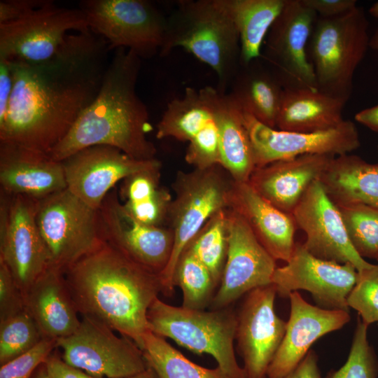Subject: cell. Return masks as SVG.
<instances>
[{"label": "cell", "mask_w": 378, "mask_h": 378, "mask_svg": "<svg viewBox=\"0 0 378 378\" xmlns=\"http://www.w3.org/2000/svg\"><path fill=\"white\" fill-rule=\"evenodd\" d=\"M56 348L57 340L43 339L29 351L1 365L0 378H31Z\"/></svg>", "instance_id": "60d3db41"}, {"label": "cell", "mask_w": 378, "mask_h": 378, "mask_svg": "<svg viewBox=\"0 0 378 378\" xmlns=\"http://www.w3.org/2000/svg\"><path fill=\"white\" fill-rule=\"evenodd\" d=\"M358 279L351 263L321 259L309 253L302 244L295 243L284 266L276 267L272 284L283 298L298 290L309 291L320 307L349 312L347 298Z\"/></svg>", "instance_id": "9a60e30c"}, {"label": "cell", "mask_w": 378, "mask_h": 378, "mask_svg": "<svg viewBox=\"0 0 378 378\" xmlns=\"http://www.w3.org/2000/svg\"><path fill=\"white\" fill-rule=\"evenodd\" d=\"M62 162L67 189L97 210L118 181L161 164L157 158L136 159L109 146L84 148Z\"/></svg>", "instance_id": "ffe728a7"}, {"label": "cell", "mask_w": 378, "mask_h": 378, "mask_svg": "<svg viewBox=\"0 0 378 378\" xmlns=\"http://www.w3.org/2000/svg\"><path fill=\"white\" fill-rule=\"evenodd\" d=\"M290 311L282 342L267 370V378H282L293 371L317 340L342 328L349 312L327 309L308 303L298 293L289 296Z\"/></svg>", "instance_id": "44dd1931"}, {"label": "cell", "mask_w": 378, "mask_h": 378, "mask_svg": "<svg viewBox=\"0 0 378 378\" xmlns=\"http://www.w3.org/2000/svg\"><path fill=\"white\" fill-rule=\"evenodd\" d=\"M291 216L296 227L305 234L303 246L314 256L341 264L351 263L358 272L371 265L351 245L340 210L320 179L310 185Z\"/></svg>", "instance_id": "ac0fdd59"}, {"label": "cell", "mask_w": 378, "mask_h": 378, "mask_svg": "<svg viewBox=\"0 0 378 378\" xmlns=\"http://www.w3.org/2000/svg\"><path fill=\"white\" fill-rule=\"evenodd\" d=\"M98 213L105 242L155 273L163 271L174 246V234L168 226L148 225L136 220L115 188L105 197Z\"/></svg>", "instance_id": "d6986e66"}, {"label": "cell", "mask_w": 378, "mask_h": 378, "mask_svg": "<svg viewBox=\"0 0 378 378\" xmlns=\"http://www.w3.org/2000/svg\"><path fill=\"white\" fill-rule=\"evenodd\" d=\"M377 149H378V146H377Z\"/></svg>", "instance_id": "11a10c76"}, {"label": "cell", "mask_w": 378, "mask_h": 378, "mask_svg": "<svg viewBox=\"0 0 378 378\" xmlns=\"http://www.w3.org/2000/svg\"><path fill=\"white\" fill-rule=\"evenodd\" d=\"M228 208L244 218L259 242L276 260L286 262L289 260L295 244L296 225L291 214L265 200L248 182L233 181Z\"/></svg>", "instance_id": "cb8c5ba5"}, {"label": "cell", "mask_w": 378, "mask_h": 378, "mask_svg": "<svg viewBox=\"0 0 378 378\" xmlns=\"http://www.w3.org/2000/svg\"><path fill=\"white\" fill-rule=\"evenodd\" d=\"M227 252L217 290L209 307H229L252 290L272 284L276 260L235 211L226 209Z\"/></svg>", "instance_id": "5bb4252c"}, {"label": "cell", "mask_w": 378, "mask_h": 378, "mask_svg": "<svg viewBox=\"0 0 378 378\" xmlns=\"http://www.w3.org/2000/svg\"><path fill=\"white\" fill-rule=\"evenodd\" d=\"M369 13L373 17L378 18V1L374 3L369 9Z\"/></svg>", "instance_id": "f5cc1de1"}, {"label": "cell", "mask_w": 378, "mask_h": 378, "mask_svg": "<svg viewBox=\"0 0 378 378\" xmlns=\"http://www.w3.org/2000/svg\"><path fill=\"white\" fill-rule=\"evenodd\" d=\"M334 156L308 154L255 167L248 183L265 200L291 214L316 180H319Z\"/></svg>", "instance_id": "603a6c76"}, {"label": "cell", "mask_w": 378, "mask_h": 378, "mask_svg": "<svg viewBox=\"0 0 378 378\" xmlns=\"http://www.w3.org/2000/svg\"><path fill=\"white\" fill-rule=\"evenodd\" d=\"M215 118L220 164L234 181L248 182L256 167L243 111L228 94L218 90Z\"/></svg>", "instance_id": "4316f807"}, {"label": "cell", "mask_w": 378, "mask_h": 378, "mask_svg": "<svg viewBox=\"0 0 378 378\" xmlns=\"http://www.w3.org/2000/svg\"><path fill=\"white\" fill-rule=\"evenodd\" d=\"M1 190L41 200L67 188L62 162L48 153L0 141Z\"/></svg>", "instance_id": "7402d4cb"}, {"label": "cell", "mask_w": 378, "mask_h": 378, "mask_svg": "<svg viewBox=\"0 0 378 378\" xmlns=\"http://www.w3.org/2000/svg\"><path fill=\"white\" fill-rule=\"evenodd\" d=\"M244 117L256 167L308 154L337 157L351 153L360 146L358 129L350 120L327 130L305 133L268 127L245 112Z\"/></svg>", "instance_id": "2e32d148"}, {"label": "cell", "mask_w": 378, "mask_h": 378, "mask_svg": "<svg viewBox=\"0 0 378 378\" xmlns=\"http://www.w3.org/2000/svg\"><path fill=\"white\" fill-rule=\"evenodd\" d=\"M369 22L363 8L332 18L318 17L307 46L318 90L346 104L354 73L370 47Z\"/></svg>", "instance_id": "5b68a950"}, {"label": "cell", "mask_w": 378, "mask_h": 378, "mask_svg": "<svg viewBox=\"0 0 378 378\" xmlns=\"http://www.w3.org/2000/svg\"><path fill=\"white\" fill-rule=\"evenodd\" d=\"M370 47L378 50V28L373 36L370 38Z\"/></svg>", "instance_id": "816d5d0a"}, {"label": "cell", "mask_w": 378, "mask_h": 378, "mask_svg": "<svg viewBox=\"0 0 378 378\" xmlns=\"http://www.w3.org/2000/svg\"><path fill=\"white\" fill-rule=\"evenodd\" d=\"M13 88L10 60L0 57V123L5 119Z\"/></svg>", "instance_id": "bcb514c9"}, {"label": "cell", "mask_w": 378, "mask_h": 378, "mask_svg": "<svg viewBox=\"0 0 378 378\" xmlns=\"http://www.w3.org/2000/svg\"><path fill=\"white\" fill-rule=\"evenodd\" d=\"M64 276L78 314L106 324L142 349L149 330L148 310L162 292L160 274L104 242Z\"/></svg>", "instance_id": "7a4b0ae2"}, {"label": "cell", "mask_w": 378, "mask_h": 378, "mask_svg": "<svg viewBox=\"0 0 378 378\" xmlns=\"http://www.w3.org/2000/svg\"><path fill=\"white\" fill-rule=\"evenodd\" d=\"M368 326L358 318L346 363L340 369L329 372L325 378H377L378 363L368 340Z\"/></svg>", "instance_id": "74e56055"}, {"label": "cell", "mask_w": 378, "mask_h": 378, "mask_svg": "<svg viewBox=\"0 0 378 378\" xmlns=\"http://www.w3.org/2000/svg\"><path fill=\"white\" fill-rule=\"evenodd\" d=\"M185 160L194 169H203L220 164L218 130L216 118L189 142Z\"/></svg>", "instance_id": "ab89813d"}, {"label": "cell", "mask_w": 378, "mask_h": 378, "mask_svg": "<svg viewBox=\"0 0 378 378\" xmlns=\"http://www.w3.org/2000/svg\"><path fill=\"white\" fill-rule=\"evenodd\" d=\"M26 309L24 295L6 265L0 260V321Z\"/></svg>", "instance_id": "b9f144b4"}, {"label": "cell", "mask_w": 378, "mask_h": 378, "mask_svg": "<svg viewBox=\"0 0 378 378\" xmlns=\"http://www.w3.org/2000/svg\"><path fill=\"white\" fill-rule=\"evenodd\" d=\"M173 280L174 286L182 291V307L190 309L210 306L218 288L210 271L188 248L178 259Z\"/></svg>", "instance_id": "836d02e7"}, {"label": "cell", "mask_w": 378, "mask_h": 378, "mask_svg": "<svg viewBox=\"0 0 378 378\" xmlns=\"http://www.w3.org/2000/svg\"><path fill=\"white\" fill-rule=\"evenodd\" d=\"M182 48L210 66L218 79V90L227 87L240 66L237 29L218 0H181L167 18L161 56Z\"/></svg>", "instance_id": "277c9868"}, {"label": "cell", "mask_w": 378, "mask_h": 378, "mask_svg": "<svg viewBox=\"0 0 378 378\" xmlns=\"http://www.w3.org/2000/svg\"><path fill=\"white\" fill-rule=\"evenodd\" d=\"M57 347L64 362L97 377L125 378L148 367L135 342L89 316H82L73 334L57 340Z\"/></svg>", "instance_id": "30bf717a"}, {"label": "cell", "mask_w": 378, "mask_h": 378, "mask_svg": "<svg viewBox=\"0 0 378 378\" xmlns=\"http://www.w3.org/2000/svg\"><path fill=\"white\" fill-rule=\"evenodd\" d=\"M345 104L318 90L284 89L276 129L312 133L337 127Z\"/></svg>", "instance_id": "83f0119b"}, {"label": "cell", "mask_w": 378, "mask_h": 378, "mask_svg": "<svg viewBox=\"0 0 378 378\" xmlns=\"http://www.w3.org/2000/svg\"><path fill=\"white\" fill-rule=\"evenodd\" d=\"M148 330L198 354L211 355L227 378H247L236 359L234 342L237 314L229 307L190 309L169 304L158 298L147 313Z\"/></svg>", "instance_id": "8992f818"}, {"label": "cell", "mask_w": 378, "mask_h": 378, "mask_svg": "<svg viewBox=\"0 0 378 378\" xmlns=\"http://www.w3.org/2000/svg\"><path fill=\"white\" fill-rule=\"evenodd\" d=\"M47 0L0 1V24L20 19L42 6Z\"/></svg>", "instance_id": "7bdbcfd3"}, {"label": "cell", "mask_w": 378, "mask_h": 378, "mask_svg": "<svg viewBox=\"0 0 378 378\" xmlns=\"http://www.w3.org/2000/svg\"><path fill=\"white\" fill-rule=\"evenodd\" d=\"M316 13L301 0H286L265 39L260 58L284 89L318 90L307 46Z\"/></svg>", "instance_id": "8fae6325"}, {"label": "cell", "mask_w": 378, "mask_h": 378, "mask_svg": "<svg viewBox=\"0 0 378 378\" xmlns=\"http://www.w3.org/2000/svg\"><path fill=\"white\" fill-rule=\"evenodd\" d=\"M233 181L220 164L177 172L167 220L174 234L173 251L167 265L160 273L164 295L170 296L174 291L175 268L189 243L211 216L228 209Z\"/></svg>", "instance_id": "52a82bcc"}, {"label": "cell", "mask_w": 378, "mask_h": 378, "mask_svg": "<svg viewBox=\"0 0 378 378\" xmlns=\"http://www.w3.org/2000/svg\"><path fill=\"white\" fill-rule=\"evenodd\" d=\"M109 51L106 41L89 30L69 34L48 59L10 60L13 88L0 141L49 153L97 97Z\"/></svg>", "instance_id": "6da1fadb"}, {"label": "cell", "mask_w": 378, "mask_h": 378, "mask_svg": "<svg viewBox=\"0 0 378 378\" xmlns=\"http://www.w3.org/2000/svg\"><path fill=\"white\" fill-rule=\"evenodd\" d=\"M80 8L59 7L52 1L24 17L0 24V57L22 62H38L52 57L69 31H89Z\"/></svg>", "instance_id": "7c38bea8"}, {"label": "cell", "mask_w": 378, "mask_h": 378, "mask_svg": "<svg viewBox=\"0 0 378 378\" xmlns=\"http://www.w3.org/2000/svg\"><path fill=\"white\" fill-rule=\"evenodd\" d=\"M26 309L43 338L55 340L73 334L80 320L69 293L64 274L49 267L24 294Z\"/></svg>", "instance_id": "d4e9b609"}, {"label": "cell", "mask_w": 378, "mask_h": 378, "mask_svg": "<svg viewBox=\"0 0 378 378\" xmlns=\"http://www.w3.org/2000/svg\"><path fill=\"white\" fill-rule=\"evenodd\" d=\"M354 118L370 130L378 132V104L361 110L355 115Z\"/></svg>", "instance_id": "c3c4849f"}, {"label": "cell", "mask_w": 378, "mask_h": 378, "mask_svg": "<svg viewBox=\"0 0 378 378\" xmlns=\"http://www.w3.org/2000/svg\"><path fill=\"white\" fill-rule=\"evenodd\" d=\"M217 93L218 90L210 86L200 90L187 88L182 97L167 104L157 125L156 137L190 142L215 120Z\"/></svg>", "instance_id": "f546056e"}, {"label": "cell", "mask_w": 378, "mask_h": 378, "mask_svg": "<svg viewBox=\"0 0 378 378\" xmlns=\"http://www.w3.org/2000/svg\"><path fill=\"white\" fill-rule=\"evenodd\" d=\"M79 8L90 30L103 37L109 50L123 48L141 59L155 55L163 45L167 18L145 0H85Z\"/></svg>", "instance_id": "9c48e42d"}, {"label": "cell", "mask_w": 378, "mask_h": 378, "mask_svg": "<svg viewBox=\"0 0 378 378\" xmlns=\"http://www.w3.org/2000/svg\"><path fill=\"white\" fill-rule=\"evenodd\" d=\"M186 248L208 268L218 286L227 252L226 209L211 216Z\"/></svg>", "instance_id": "e575fe53"}, {"label": "cell", "mask_w": 378, "mask_h": 378, "mask_svg": "<svg viewBox=\"0 0 378 378\" xmlns=\"http://www.w3.org/2000/svg\"><path fill=\"white\" fill-rule=\"evenodd\" d=\"M36 224L50 258V267L64 274L104 242L98 210L67 188L38 202Z\"/></svg>", "instance_id": "ba28073f"}, {"label": "cell", "mask_w": 378, "mask_h": 378, "mask_svg": "<svg viewBox=\"0 0 378 378\" xmlns=\"http://www.w3.org/2000/svg\"><path fill=\"white\" fill-rule=\"evenodd\" d=\"M282 378H321L316 353L310 350L299 365Z\"/></svg>", "instance_id": "7dc6e473"}, {"label": "cell", "mask_w": 378, "mask_h": 378, "mask_svg": "<svg viewBox=\"0 0 378 378\" xmlns=\"http://www.w3.org/2000/svg\"><path fill=\"white\" fill-rule=\"evenodd\" d=\"M320 181L337 206L359 203L378 208V164L351 153L337 156Z\"/></svg>", "instance_id": "f1b7e54d"}, {"label": "cell", "mask_w": 378, "mask_h": 378, "mask_svg": "<svg viewBox=\"0 0 378 378\" xmlns=\"http://www.w3.org/2000/svg\"><path fill=\"white\" fill-rule=\"evenodd\" d=\"M349 241L364 258L378 257V208L364 204L337 206Z\"/></svg>", "instance_id": "d590c367"}, {"label": "cell", "mask_w": 378, "mask_h": 378, "mask_svg": "<svg viewBox=\"0 0 378 378\" xmlns=\"http://www.w3.org/2000/svg\"><path fill=\"white\" fill-rule=\"evenodd\" d=\"M368 326L378 322V264L358 272V279L347 298Z\"/></svg>", "instance_id": "f35d334b"}, {"label": "cell", "mask_w": 378, "mask_h": 378, "mask_svg": "<svg viewBox=\"0 0 378 378\" xmlns=\"http://www.w3.org/2000/svg\"><path fill=\"white\" fill-rule=\"evenodd\" d=\"M38 202L0 190V260L24 295L50 267L48 252L36 221Z\"/></svg>", "instance_id": "4fadbf2b"}, {"label": "cell", "mask_w": 378, "mask_h": 378, "mask_svg": "<svg viewBox=\"0 0 378 378\" xmlns=\"http://www.w3.org/2000/svg\"><path fill=\"white\" fill-rule=\"evenodd\" d=\"M230 87L227 94L244 112L276 129L284 88L260 57L240 66Z\"/></svg>", "instance_id": "484cf974"}, {"label": "cell", "mask_w": 378, "mask_h": 378, "mask_svg": "<svg viewBox=\"0 0 378 378\" xmlns=\"http://www.w3.org/2000/svg\"><path fill=\"white\" fill-rule=\"evenodd\" d=\"M240 40V66L261 57V48L286 0H218Z\"/></svg>", "instance_id": "4dcf8cb0"}, {"label": "cell", "mask_w": 378, "mask_h": 378, "mask_svg": "<svg viewBox=\"0 0 378 378\" xmlns=\"http://www.w3.org/2000/svg\"><path fill=\"white\" fill-rule=\"evenodd\" d=\"M125 378H159V377L150 367L148 366L141 372Z\"/></svg>", "instance_id": "681fc988"}, {"label": "cell", "mask_w": 378, "mask_h": 378, "mask_svg": "<svg viewBox=\"0 0 378 378\" xmlns=\"http://www.w3.org/2000/svg\"><path fill=\"white\" fill-rule=\"evenodd\" d=\"M141 350L148 366L159 378H227L219 367L210 369L192 362L150 330L144 337Z\"/></svg>", "instance_id": "d6a6232c"}, {"label": "cell", "mask_w": 378, "mask_h": 378, "mask_svg": "<svg viewBox=\"0 0 378 378\" xmlns=\"http://www.w3.org/2000/svg\"><path fill=\"white\" fill-rule=\"evenodd\" d=\"M301 2L321 18L338 16L357 6L356 0H301Z\"/></svg>", "instance_id": "ee69618b"}, {"label": "cell", "mask_w": 378, "mask_h": 378, "mask_svg": "<svg viewBox=\"0 0 378 378\" xmlns=\"http://www.w3.org/2000/svg\"><path fill=\"white\" fill-rule=\"evenodd\" d=\"M140 67L134 52L115 50L97 97L48 153L53 159L62 162L94 146H112L139 160L155 158V146L147 138L149 114L136 92Z\"/></svg>", "instance_id": "3957f363"}, {"label": "cell", "mask_w": 378, "mask_h": 378, "mask_svg": "<svg viewBox=\"0 0 378 378\" xmlns=\"http://www.w3.org/2000/svg\"><path fill=\"white\" fill-rule=\"evenodd\" d=\"M31 378H50L46 370L45 362L37 368Z\"/></svg>", "instance_id": "f907efd6"}, {"label": "cell", "mask_w": 378, "mask_h": 378, "mask_svg": "<svg viewBox=\"0 0 378 378\" xmlns=\"http://www.w3.org/2000/svg\"><path fill=\"white\" fill-rule=\"evenodd\" d=\"M45 365L50 378H100L67 364L55 350L47 358Z\"/></svg>", "instance_id": "f6af8a7d"}, {"label": "cell", "mask_w": 378, "mask_h": 378, "mask_svg": "<svg viewBox=\"0 0 378 378\" xmlns=\"http://www.w3.org/2000/svg\"><path fill=\"white\" fill-rule=\"evenodd\" d=\"M276 294L272 284L252 290L237 314L235 340L247 378H267L285 335L286 322L274 309Z\"/></svg>", "instance_id": "e0dca14e"}, {"label": "cell", "mask_w": 378, "mask_h": 378, "mask_svg": "<svg viewBox=\"0 0 378 378\" xmlns=\"http://www.w3.org/2000/svg\"><path fill=\"white\" fill-rule=\"evenodd\" d=\"M162 164L134 174L122 181L120 197L127 211L139 222L165 226L172 197L160 185Z\"/></svg>", "instance_id": "1f68e13d"}, {"label": "cell", "mask_w": 378, "mask_h": 378, "mask_svg": "<svg viewBox=\"0 0 378 378\" xmlns=\"http://www.w3.org/2000/svg\"><path fill=\"white\" fill-rule=\"evenodd\" d=\"M376 260H377V261L378 262V257L377 258V259H376Z\"/></svg>", "instance_id": "db71d44e"}, {"label": "cell", "mask_w": 378, "mask_h": 378, "mask_svg": "<svg viewBox=\"0 0 378 378\" xmlns=\"http://www.w3.org/2000/svg\"><path fill=\"white\" fill-rule=\"evenodd\" d=\"M43 339L36 321L26 309L0 321V365L29 351Z\"/></svg>", "instance_id": "8d00e7d4"}]
</instances>
